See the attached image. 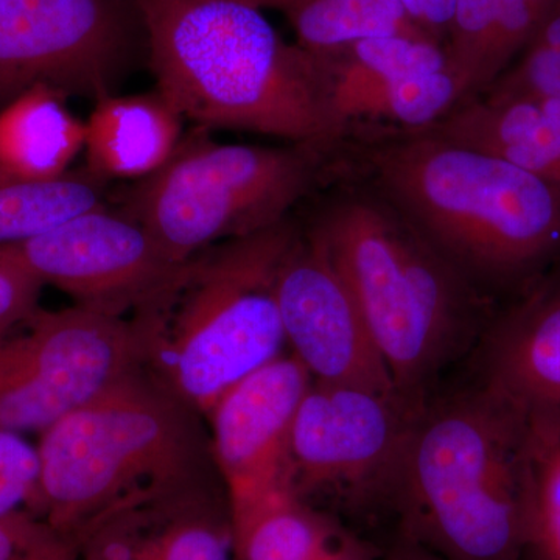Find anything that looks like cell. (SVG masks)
I'll use <instances>...</instances> for the list:
<instances>
[{
    "mask_svg": "<svg viewBox=\"0 0 560 560\" xmlns=\"http://www.w3.org/2000/svg\"><path fill=\"white\" fill-rule=\"evenodd\" d=\"M149 68L184 119L326 147L341 127L323 58L242 0H135Z\"/></svg>",
    "mask_w": 560,
    "mask_h": 560,
    "instance_id": "cell-1",
    "label": "cell"
},
{
    "mask_svg": "<svg viewBox=\"0 0 560 560\" xmlns=\"http://www.w3.org/2000/svg\"><path fill=\"white\" fill-rule=\"evenodd\" d=\"M371 158L383 197L467 280L521 294L560 265V187L438 132Z\"/></svg>",
    "mask_w": 560,
    "mask_h": 560,
    "instance_id": "cell-2",
    "label": "cell"
},
{
    "mask_svg": "<svg viewBox=\"0 0 560 560\" xmlns=\"http://www.w3.org/2000/svg\"><path fill=\"white\" fill-rule=\"evenodd\" d=\"M537 440L482 385L416 420L394 501L401 534L445 560H523Z\"/></svg>",
    "mask_w": 560,
    "mask_h": 560,
    "instance_id": "cell-3",
    "label": "cell"
},
{
    "mask_svg": "<svg viewBox=\"0 0 560 560\" xmlns=\"http://www.w3.org/2000/svg\"><path fill=\"white\" fill-rule=\"evenodd\" d=\"M147 368L40 433L43 518L79 540L109 512L220 478L209 431Z\"/></svg>",
    "mask_w": 560,
    "mask_h": 560,
    "instance_id": "cell-4",
    "label": "cell"
},
{
    "mask_svg": "<svg viewBox=\"0 0 560 560\" xmlns=\"http://www.w3.org/2000/svg\"><path fill=\"white\" fill-rule=\"evenodd\" d=\"M311 235L352 294L401 400L423 410L430 382L469 330V280L383 195L341 198Z\"/></svg>",
    "mask_w": 560,
    "mask_h": 560,
    "instance_id": "cell-5",
    "label": "cell"
},
{
    "mask_svg": "<svg viewBox=\"0 0 560 560\" xmlns=\"http://www.w3.org/2000/svg\"><path fill=\"white\" fill-rule=\"evenodd\" d=\"M296 235L283 220L205 250L154 315L143 368L202 418L235 383L282 355L276 289Z\"/></svg>",
    "mask_w": 560,
    "mask_h": 560,
    "instance_id": "cell-6",
    "label": "cell"
},
{
    "mask_svg": "<svg viewBox=\"0 0 560 560\" xmlns=\"http://www.w3.org/2000/svg\"><path fill=\"white\" fill-rule=\"evenodd\" d=\"M320 149L220 143L195 127L167 164L128 191L121 212L139 221L172 260L187 264L220 243L287 220L311 189Z\"/></svg>",
    "mask_w": 560,
    "mask_h": 560,
    "instance_id": "cell-7",
    "label": "cell"
},
{
    "mask_svg": "<svg viewBox=\"0 0 560 560\" xmlns=\"http://www.w3.org/2000/svg\"><path fill=\"white\" fill-rule=\"evenodd\" d=\"M151 318V313L117 316L77 304L38 308L24 334L0 340V429L43 433L143 366Z\"/></svg>",
    "mask_w": 560,
    "mask_h": 560,
    "instance_id": "cell-8",
    "label": "cell"
},
{
    "mask_svg": "<svg viewBox=\"0 0 560 560\" xmlns=\"http://www.w3.org/2000/svg\"><path fill=\"white\" fill-rule=\"evenodd\" d=\"M142 43L135 0H0V109L36 86L101 102Z\"/></svg>",
    "mask_w": 560,
    "mask_h": 560,
    "instance_id": "cell-9",
    "label": "cell"
},
{
    "mask_svg": "<svg viewBox=\"0 0 560 560\" xmlns=\"http://www.w3.org/2000/svg\"><path fill=\"white\" fill-rule=\"evenodd\" d=\"M425 410V408H423ZM399 397L312 382L291 427L298 495L337 493L348 503L394 499L420 412Z\"/></svg>",
    "mask_w": 560,
    "mask_h": 560,
    "instance_id": "cell-10",
    "label": "cell"
},
{
    "mask_svg": "<svg viewBox=\"0 0 560 560\" xmlns=\"http://www.w3.org/2000/svg\"><path fill=\"white\" fill-rule=\"evenodd\" d=\"M7 246L44 285L117 316L167 307L189 268V261L172 260L139 221L108 206Z\"/></svg>",
    "mask_w": 560,
    "mask_h": 560,
    "instance_id": "cell-11",
    "label": "cell"
},
{
    "mask_svg": "<svg viewBox=\"0 0 560 560\" xmlns=\"http://www.w3.org/2000/svg\"><path fill=\"white\" fill-rule=\"evenodd\" d=\"M312 382L296 355L282 353L235 383L206 415L232 525L270 501L296 493L291 427Z\"/></svg>",
    "mask_w": 560,
    "mask_h": 560,
    "instance_id": "cell-12",
    "label": "cell"
},
{
    "mask_svg": "<svg viewBox=\"0 0 560 560\" xmlns=\"http://www.w3.org/2000/svg\"><path fill=\"white\" fill-rule=\"evenodd\" d=\"M276 291L285 340L313 382L401 399L352 294L311 234L294 238Z\"/></svg>",
    "mask_w": 560,
    "mask_h": 560,
    "instance_id": "cell-13",
    "label": "cell"
},
{
    "mask_svg": "<svg viewBox=\"0 0 560 560\" xmlns=\"http://www.w3.org/2000/svg\"><path fill=\"white\" fill-rule=\"evenodd\" d=\"M486 385L503 394L537 441L560 434V265L517 294L490 335Z\"/></svg>",
    "mask_w": 560,
    "mask_h": 560,
    "instance_id": "cell-14",
    "label": "cell"
},
{
    "mask_svg": "<svg viewBox=\"0 0 560 560\" xmlns=\"http://www.w3.org/2000/svg\"><path fill=\"white\" fill-rule=\"evenodd\" d=\"M427 128L497 154L560 187L558 98L485 94Z\"/></svg>",
    "mask_w": 560,
    "mask_h": 560,
    "instance_id": "cell-15",
    "label": "cell"
},
{
    "mask_svg": "<svg viewBox=\"0 0 560 560\" xmlns=\"http://www.w3.org/2000/svg\"><path fill=\"white\" fill-rule=\"evenodd\" d=\"M183 121L160 91L109 95L86 120V167L106 180L149 178L178 149Z\"/></svg>",
    "mask_w": 560,
    "mask_h": 560,
    "instance_id": "cell-16",
    "label": "cell"
},
{
    "mask_svg": "<svg viewBox=\"0 0 560 560\" xmlns=\"http://www.w3.org/2000/svg\"><path fill=\"white\" fill-rule=\"evenodd\" d=\"M149 560H237L230 504L215 482L110 512Z\"/></svg>",
    "mask_w": 560,
    "mask_h": 560,
    "instance_id": "cell-17",
    "label": "cell"
},
{
    "mask_svg": "<svg viewBox=\"0 0 560 560\" xmlns=\"http://www.w3.org/2000/svg\"><path fill=\"white\" fill-rule=\"evenodd\" d=\"M86 120L68 97L47 86L24 92L0 109V173L24 179H51L70 171L84 150Z\"/></svg>",
    "mask_w": 560,
    "mask_h": 560,
    "instance_id": "cell-18",
    "label": "cell"
},
{
    "mask_svg": "<svg viewBox=\"0 0 560 560\" xmlns=\"http://www.w3.org/2000/svg\"><path fill=\"white\" fill-rule=\"evenodd\" d=\"M108 186L86 165L51 179L0 173V246L32 241L81 213L105 208Z\"/></svg>",
    "mask_w": 560,
    "mask_h": 560,
    "instance_id": "cell-19",
    "label": "cell"
},
{
    "mask_svg": "<svg viewBox=\"0 0 560 560\" xmlns=\"http://www.w3.org/2000/svg\"><path fill=\"white\" fill-rule=\"evenodd\" d=\"M463 101L459 81L447 69L334 92V110L342 128L350 120L368 119L410 131L438 124Z\"/></svg>",
    "mask_w": 560,
    "mask_h": 560,
    "instance_id": "cell-20",
    "label": "cell"
},
{
    "mask_svg": "<svg viewBox=\"0 0 560 560\" xmlns=\"http://www.w3.org/2000/svg\"><path fill=\"white\" fill-rule=\"evenodd\" d=\"M285 13L300 46L312 54L383 36L434 40L415 24L400 0H293Z\"/></svg>",
    "mask_w": 560,
    "mask_h": 560,
    "instance_id": "cell-21",
    "label": "cell"
},
{
    "mask_svg": "<svg viewBox=\"0 0 560 560\" xmlns=\"http://www.w3.org/2000/svg\"><path fill=\"white\" fill-rule=\"evenodd\" d=\"M232 534L237 560H318L348 536L296 493L234 523Z\"/></svg>",
    "mask_w": 560,
    "mask_h": 560,
    "instance_id": "cell-22",
    "label": "cell"
},
{
    "mask_svg": "<svg viewBox=\"0 0 560 560\" xmlns=\"http://www.w3.org/2000/svg\"><path fill=\"white\" fill-rule=\"evenodd\" d=\"M330 73L334 92L357 90L382 81L447 70V54L436 40L383 36L357 40L341 49L315 54Z\"/></svg>",
    "mask_w": 560,
    "mask_h": 560,
    "instance_id": "cell-23",
    "label": "cell"
},
{
    "mask_svg": "<svg viewBox=\"0 0 560 560\" xmlns=\"http://www.w3.org/2000/svg\"><path fill=\"white\" fill-rule=\"evenodd\" d=\"M499 3L500 0H456L444 49L448 70L463 90V103L482 94V75L499 16Z\"/></svg>",
    "mask_w": 560,
    "mask_h": 560,
    "instance_id": "cell-24",
    "label": "cell"
},
{
    "mask_svg": "<svg viewBox=\"0 0 560 560\" xmlns=\"http://www.w3.org/2000/svg\"><path fill=\"white\" fill-rule=\"evenodd\" d=\"M523 560H560V434L537 442Z\"/></svg>",
    "mask_w": 560,
    "mask_h": 560,
    "instance_id": "cell-25",
    "label": "cell"
},
{
    "mask_svg": "<svg viewBox=\"0 0 560 560\" xmlns=\"http://www.w3.org/2000/svg\"><path fill=\"white\" fill-rule=\"evenodd\" d=\"M485 94L537 95L560 101V5Z\"/></svg>",
    "mask_w": 560,
    "mask_h": 560,
    "instance_id": "cell-26",
    "label": "cell"
},
{
    "mask_svg": "<svg viewBox=\"0 0 560 560\" xmlns=\"http://www.w3.org/2000/svg\"><path fill=\"white\" fill-rule=\"evenodd\" d=\"M40 474L38 445L24 433L0 429V518L24 512L43 518Z\"/></svg>",
    "mask_w": 560,
    "mask_h": 560,
    "instance_id": "cell-27",
    "label": "cell"
},
{
    "mask_svg": "<svg viewBox=\"0 0 560 560\" xmlns=\"http://www.w3.org/2000/svg\"><path fill=\"white\" fill-rule=\"evenodd\" d=\"M559 5L560 0H500L482 75V94L517 60Z\"/></svg>",
    "mask_w": 560,
    "mask_h": 560,
    "instance_id": "cell-28",
    "label": "cell"
},
{
    "mask_svg": "<svg viewBox=\"0 0 560 560\" xmlns=\"http://www.w3.org/2000/svg\"><path fill=\"white\" fill-rule=\"evenodd\" d=\"M80 541L36 515L0 518V560H77Z\"/></svg>",
    "mask_w": 560,
    "mask_h": 560,
    "instance_id": "cell-29",
    "label": "cell"
},
{
    "mask_svg": "<svg viewBox=\"0 0 560 560\" xmlns=\"http://www.w3.org/2000/svg\"><path fill=\"white\" fill-rule=\"evenodd\" d=\"M43 287L10 246H0V340L38 311Z\"/></svg>",
    "mask_w": 560,
    "mask_h": 560,
    "instance_id": "cell-30",
    "label": "cell"
},
{
    "mask_svg": "<svg viewBox=\"0 0 560 560\" xmlns=\"http://www.w3.org/2000/svg\"><path fill=\"white\" fill-rule=\"evenodd\" d=\"M80 555L86 560H149L114 517L101 518L81 534Z\"/></svg>",
    "mask_w": 560,
    "mask_h": 560,
    "instance_id": "cell-31",
    "label": "cell"
},
{
    "mask_svg": "<svg viewBox=\"0 0 560 560\" xmlns=\"http://www.w3.org/2000/svg\"><path fill=\"white\" fill-rule=\"evenodd\" d=\"M416 25L438 43L447 36L451 28L456 0H400Z\"/></svg>",
    "mask_w": 560,
    "mask_h": 560,
    "instance_id": "cell-32",
    "label": "cell"
},
{
    "mask_svg": "<svg viewBox=\"0 0 560 560\" xmlns=\"http://www.w3.org/2000/svg\"><path fill=\"white\" fill-rule=\"evenodd\" d=\"M386 560H445L436 552L423 547L418 540L400 533L399 540L394 545Z\"/></svg>",
    "mask_w": 560,
    "mask_h": 560,
    "instance_id": "cell-33",
    "label": "cell"
},
{
    "mask_svg": "<svg viewBox=\"0 0 560 560\" xmlns=\"http://www.w3.org/2000/svg\"><path fill=\"white\" fill-rule=\"evenodd\" d=\"M318 560H372V558L370 551L359 540L346 536L337 547L331 548Z\"/></svg>",
    "mask_w": 560,
    "mask_h": 560,
    "instance_id": "cell-34",
    "label": "cell"
},
{
    "mask_svg": "<svg viewBox=\"0 0 560 560\" xmlns=\"http://www.w3.org/2000/svg\"><path fill=\"white\" fill-rule=\"evenodd\" d=\"M242 2L249 3V5L257 7V9H264V7H275L285 11L291 5L293 0H242Z\"/></svg>",
    "mask_w": 560,
    "mask_h": 560,
    "instance_id": "cell-35",
    "label": "cell"
}]
</instances>
